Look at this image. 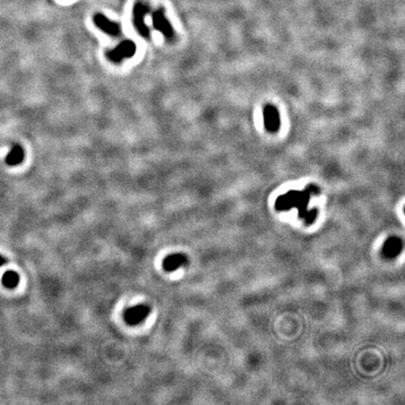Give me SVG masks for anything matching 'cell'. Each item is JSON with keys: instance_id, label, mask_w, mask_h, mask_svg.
<instances>
[{"instance_id": "obj_9", "label": "cell", "mask_w": 405, "mask_h": 405, "mask_svg": "<svg viewBox=\"0 0 405 405\" xmlns=\"http://www.w3.org/2000/svg\"><path fill=\"white\" fill-rule=\"evenodd\" d=\"M5 264H6V259H5L3 256L0 255V267H2V266L5 265Z\"/></svg>"}, {"instance_id": "obj_7", "label": "cell", "mask_w": 405, "mask_h": 405, "mask_svg": "<svg viewBox=\"0 0 405 405\" xmlns=\"http://www.w3.org/2000/svg\"><path fill=\"white\" fill-rule=\"evenodd\" d=\"M24 159V148L22 146H19V145H16V146H13L10 149V151L7 154L5 162L9 166H16V165L23 162Z\"/></svg>"}, {"instance_id": "obj_3", "label": "cell", "mask_w": 405, "mask_h": 405, "mask_svg": "<svg viewBox=\"0 0 405 405\" xmlns=\"http://www.w3.org/2000/svg\"><path fill=\"white\" fill-rule=\"evenodd\" d=\"M150 312V308L146 305L140 304L127 309L124 313V319L127 324L130 325H136L141 324L146 319Z\"/></svg>"}, {"instance_id": "obj_5", "label": "cell", "mask_w": 405, "mask_h": 405, "mask_svg": "<svg viewBox=\"0 0 405 405\" xmlns=\"http://www.w3.org/2000/svg\"><path fill=\"white\" fill-rule=\"evenodd\" d=\"M94 23L102 32L106 33L108 35L117 36L121 32V27L119 24L115 22L110 21L107 17L104 16L101 13L95 14Z\"/></svg>"}, {"instance_id": "obj_2", "label": "cell", "mask_w": 405, "mask_h": 405, "mask_svg": "<svg viewBox=\"0 0 405 405\" xmlns=\"http://www.w3.org/2000/svg\"><path fill=\"white\" fill-rule=\"evenodd\" d=\"M136 53V44L131 41L120 42L115 48L109 51L106 55L107 58L113 63H119L124 58H130Z\"/></svg>"}, {"instance_id": "obj_4", "label": "cell", "mask_w": 405, "mask_h": 405, "mask_svg": "<svg viewBox=\"0 0 405 405\" xmlns=\"http://www.w3.org/2000/svg\"><path fill=\"white\" fill-rule=\"evenodd\" d=\"M152 21H153V26L155 29L160 31L162 35L167 39L172 40L174 38V29L172 27L169 21L166 19L164 15L163 9H157L152 15Z\"/></svg>"}, {"instance_id": "obj_6", "label": "cell", "mask_w": 405, "mask_h": 405, "mask_svg": "<svg viewBox=\"0 0 405 405\" xmlns=\"http://www.w3.org/2000/svg\"><path fill=\"white\" fill-rule=\"evenodd\" d=\"M188 263V259L186 256L182 253H174L171 254L169 256H167L164 261H163V268L168 271V272H173L176 271L177 269H179L181 267L186 266Z\"/></svg>"}, {"instance_id": "obj_1", "label": "cell", "mask_w": 405, "mask_h": 405, "mask_svg": "<svg viewBox=\"0 0 405 405\" xmlns=\"http://www.w3.org/2000/svg\"><path fill=\"white\" fill-rule=\"evenodd\" d=\"M149 11H150V8L146 5V3L141 2V1H139L134 5L133 11H132L133 25L136 28L138 33L146 39L149 38V36H150L149 28L147 27V25L145 23V17Z\"/></svg>"}, {"instance_id": "obj_8", "label": "cell", "mask_w": 405, "mask_h": 405, "mask_svg": "<svg viewBox=\"0 0 405 405\" xmlns=\"http://www.w3.org/2000/svg\"><path fill=\"white\" fill-rule=\"evenodd\" d=\"M20 278L16 272L14 271H8L6 272L2 278V284L8 289L15 288L19 284Z\"/></svg>"}]
</instances>
